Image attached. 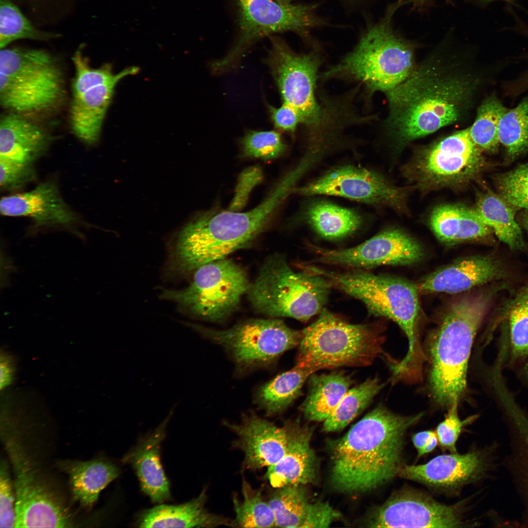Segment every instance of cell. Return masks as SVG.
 <instances>
[{
	"label": "cell",
	"instance_id": "obj_1",
	"mask_svg": "<svg viewBox=\"0 0 528 528\" xmlns=\"http://www.w3.org/2000/svg\"><path fill=\"white\" fill-rule=\"evenodd\" d=\"M482 79L469 55L438 49L411 74L385 92L388 113L383 126L399 150L452 125L465 123L474 106Z\"/></svg>",
	"mask_w": 528,
	"mask_h": 528
},
{
	"label": "cell",
	"instance_id": "obj_2",
	"mask_svg": "<svg viewBox=\"0 0 528 528\" xmlns=\"http://www.w3.org/2000/svg\"><path fill=\"white\" fill-rule=\"evenodd\" d=\"M423 415L396 414L379 405L332 447L331 481L340 491L376 488L398 475L405 433Z\"/></svg>",
	"mask_w": 528,
	"mask_h": 528
},
{
	"label": "cell",
	"instance_id": "obj_3",
	"mask_svg": "<svg viewBox=\"0 0 528 528\" xmlns=\"http://www.w3.org/2000/svg\"><path fill=\"white\" fill-rule=\"evenodd\" d=\"M294 182L291 176L286 175L260 204L249 211L214 209L193 219L177 237L174 254L177 269L196 270L246 246L265 227L292 192Z\"/></svg>",
	"mask_w": 528,
	"mask_h": 528
},
{
	"label": "cell",
	"instance_id": "obj_4",
	"mask_svg": "<svg viewBox=\"0 0 528 528\" xmlns=\"http://www.w3.org/2000/svg\"><path fill=\"white\" fill-rule=\"evenodd\" d=\"M491 297L490 293H483L458 299L449 307L431 336L430 392L443 407L448 408L459 403L465 393L472 347Z\"/></svg>",
	"mask_w": 528,
	"mask_h": 528
},
{
	"label": "cell",
	"instance_id": "obj_5",
	"mask_svg": "<svg viewBox=\"0 0 528 528\" xmlns=\"http://www.w3.org/2000/svg\"><path fill=\"white\" fill-rule=\"evenodd\" d=\"M308 269L362 302L371 314L395 322L405 334L409 348L403 359L395 363L394 370L405 378L422 375L427 357L418 334L419 304L417 285L400 278L363 271L338 273L314 266H309Z\"/></svg>",
	"mask_w": 528,
	"mask_h": 528
},
{
	"label": "cell",
	"instance_id": "obj_6",
	"mask_svg": "<svg viewBox=\"0 0 528 528\" xmlns=\"http://www.w3.org/2000/svg\"><path fill=\"white\" fill-rule=\"evenodd\" d=\"M65 91L63 69L50 53L0 49V103L8 111L30 117L48 113L58 107Z\"/></svg>",
	"mask_w": 528,
	"mask_h": 528
},
{
	"label": "cell",
	"instance_id": "obj_7",
	"mask_svg": "<svg viewBox=\"0 0 528 528\" xmlns=\"http://www.w3.org/2000/svg\"><path fill=\"white\" fill-rule=\"evenodd\" d=\"M302 333L295 365L312 373L368 366L383 353L384 339L376 325L350 324L324 308Z\"/></svg>",
	"mask_w": 528,
	"mask_h": 528
},
{
	"label": "cell",
	"instance_id": "obj_8",
	"mask_svg": "<svg viewBox=\"0 0 528 528\" xmlns=\"http://www.w3.org/2000/svg\"><path fill=\"white\" fill-rule=\"evenodd\" d=\"M331 286L319 274L293 271L283 255L274 254L266 260L247 294L259 313L307 321L324 308Z\"/></svg>",
	"mask_w": 528,
	"mask_h": 528
},
{
	"label": "cell",
	"instance_id": "obj_9",
	"mask_svg": "<svg viewBox=\"0 0 528 528\" xmlns=\"http://www.w3.org/2000/svg\"><path fill=\"white\" fill-rule=\"evenodd\" d=\"M388 20L370 28L355 49L327 75L349 76L372 92H386L405 80L418 63L414 49L395 34Z\"/></svg>",
	"mask_w": 528,
	"mask_h": 528
},
{
	"label": "cell",
	"instance_id": "obj_10",
	"mask_svg": "<svg viewBox=\"0 0 528 528\" xmlns=\"http://www.w3.org/2000/svg\"><path fill=\"white\" fill-rule=\"evenodd\" d=\"M193 279L180 290L164 289L161 297L174 301L192 315L213 322L222 321L239 306L250 283L245 270L226 258L196 269Z\"/></svg>",
	"mask_w": 528,
	"mask_h": 528
},
{
	"label": "cell",
	"instance_id": "obj_11",
	"mask_svg": "<svg viewBox=\"0 0 528 528\" xmlns=\"http://www.w3.org/2000/svg\"><path fill=\"white\" fill-rule=\"evenodd\" d=\"M204 337L219 345L239 369L265 367L286 351L298 346L302 330L278 319H253L223 330L187 323Z\"/></svg>",
	"mask_w": 528,
	"mask_h": 528
},
{
	"label": "cell",
	"instance_id": "obj_12",
	"mask_svg": "<svg viewBox=\"0 0 528 528\" xmlns=\"http://www.w3.org/2000/svg\"><path fill=\"white\" fill-rule=\"evenodd\" d=\"M484 166L482 152L472 141L468 127L421 149L408 173L418 188L430 190L464 185Z\"/></svg>",
	"mask_w": 528,
	"mask_h": 528
},
{
	"label": "cell",
	"instance_id": "obj_13",
	"mask_svg": "<svg viewBox=\"0 0 528 528\" xmlns=\"http://www.w3.org/2000/svg\"><path fill=\"white\" fill-rule=\"evenodd\" d=\"M72 60L75 76L71 86L69 125L76 137L91 145L99 140L115 86L122 78L136 74L139 68L128 67L114 74L109 64L93 67L80 50L75 52Z\"/></svg>",
	"mask_w": 528,
	"mask_h": 528
},
{
	"label": "cell",
	"instance_id": "obj_14",
	"mask_svg": "<svg viewBox=\"0 0 528 528\" xmlns=\"http://www.w3.org/2000/svg\"><path fill=\"white\" fill-rule=\"evenodd\" d=\"M269 37L271 47L266 62L283 103L293 108L301 123L309 128L318 129L326 125L330 117L317 101L315 93L318 59L312 54H296L282 39L272 35Z\"/></svg>",
	"mask_w": 528,
	"mask_h": 528
},
{
	"label": "cell",
	"instance_id": "obj_15",
	"mask_svg": "<svg viewBox=\"0 0 528 528\" xmlns=\"http://www.w3.org/2000/svg\"><path fill=\"white\" fill-rule=\"evenodd\" d=\"M236 4L239 36L227 55L212 64L217 73L235 65L251 45L264 36L289 31L305 35L317 24L313 6L282 4L272 0H236Z\"/></svg>",
	"mask_w": 528,
	"mask_h": 528
},
{
	"label": "cell",
	"instance_id": "obj_16",
	"mask_svg": "<svg viewBox=\"0 0 528 528\" xmlns=\"http://www.w3.org/2000/svg\"><path fill=\"white\" fill-rule=\"evenodd\" d=\"M15 476V528H66L72 516L62 497L42 478L20 444L7 448Z\"/></svg>",
	"mask_w": 528,
	"mask_h": 528
},
{
	"label": "cell",
	"instance_id": "obj_17",
	"mask_svg": "<svg viewBox=\"0 0 528 528\" xmlns=\"http://www.w3.org/2000/svg\"><path fill=\"white\" fill-rule=\"evenodd\" d=\"M462 504L441 503L425 493L401 490L379 506L369 523L373 528H461L465 520Z\"/></svg>",
	"mask_w": 528,
	"mask_h": 528
},
{
	"label": "cell",
	"instance_id": "obj_18",
	"mask_svg": "<svg viewBox=\"0 0 528 528\" xmlns=\"http://www.w3.org/2000/svg\"><path fill=\"white\" fill-rule=\"evenodd\" d=\"M292 192L304 196L325 195L344 197L374 205L400 209L405 199L402 189L380 174L353 166L333 169L312 182Z\"/></svg>",
	"mask_w": 528,
	"mask_h": 528
},
{
	"label": "cell",
	"instance_id": "obj_19",
	"mask_svg": "<svg viewBox=\"0 0 528 528\" xmlns=\"http://www.w3.org/2000/svg\"><path fill=\"white\" fill-rule=\"evenodd\" d=\"M315 250L317 262L355 268L411 264L424 254L414 238L397 229L382 231L354 247L339 250L316 247Z\"/></svg>",
	"mask_w": 528,
	"mask_h": 528
},
{
	"label": "cell",
	"instance_id": "obj_20",
	"mask_svg": "<svg viewBox=\"0 0 528 528\" xmlns=\"http://www.w3.org/2000/svg\"><path fill=\"white\" fill-rule=\"evenodd\" d=\"M224 424L238 437L235 445L244 454L243 465L246 469L268 467L286 452L287 435L285 425L279 427L252 412L243 415L238 424Z\"/></svg>",
	"mask_w": 528,
	"mask_h": 528
},
{
	"label": "cell",
	"instance_id": "obj_21",
	"mask_svg": "<svg viewBox=\"0 0 528 528\" xmlns=\"http://www.w3.org/2000/svg\"><path fill=\"white\" fill-rule=\"evenodd\" d=\"M484 469V458L477 451L451 453L418 465H403L398 476L440 490L458 489L477 479Z\"/></svg>",
	"mask_w": 528,
	"mask_h": 528
},
{
	"label": "cell",
	"instance_id": "obj_22",
	"mask_svg": "<svg viewBox=\"0 0 528 528\" xmlns=\"http://www.w3.org/2000/svg\"><path fill=\"white\" fill-rule=\"evenodd\" d=\"M0 211L5 216L30 218L36 226L70 227L78 219L63 199L57 185L50 180L31 191L3 197Z\"/></svg>",
	"mask_w": 528,
	"mask_h": 528
},
{
	"label": "cell",
	"instance_id": "obj_23",
	"mask_svg": "<svg viewBox=\"0 0 528 528\" xmlns=\"http://www.w3.org/2000/svg\"><path fill=\"white\" fill-rule=\"evenodd\" d=\"M506 269L493 255L462 259L428 275L417 285L418 291L455 293L505 278Z\"/></svg>",
	"mask_w": 528,
	"mask_h": 528
},
{
	"label": "cell",
	"instance_id": "obj_24",
	"mask_svg": "<svg viewBox=\"0 0 528 528\" xmlns=\"http://www.w3.org/2000/svg\"><path fill=\"white\" fill-rule=\"evenodd\" d=\"M287 432L286 452L275 464L267 467L265 478L274 488L303 485L312 482L316 474V461L310 446L311 430L297 420L284 425Z\"/></svg>",
	"mask_w": 528,
	"mask_h": 528
},
{
	"label": "cell",
	"instance_id": "obj_25",
	"mask_svg": "<svg viewBox=\"0 0 528 528\" xmlns=\"http://www.w3.org/2000/svg\"><path fill=\"white\" fill-rule=\"evenodd\" d=\"M51 137L30 117L9 112L0 120V156L33 163L47 152Z\"/></svg>",
	"mask_w": 528,
	"mask_h": 528
},
{
	"label": "cell",
	"instance_id": "obj_26",
	"mask_svg": "<svg viewBox=\"0 0 528 528\" xmlns=\"http://www.w3.org/2000/svg\"><path fill=\"white\" fill-rule=\"evenodd\" d=\"M267 502L275 527L323 528L328 520V503H311L303 485L276 488Z\"/></svg>",
	"mask_w": 528,
	"mask_h": 528
},
{
	"label": "cell",
	"instance_id": "obj_27",
	"mask_svg": "<svg viewBox=\"0 0 528 528\" xmlns=\"http://www.w3.org/2000/svg\"><path fill=\"white\" fill-rule=\"evenodd\" d=\"M167 420L142 439L124 458L135 471L141 490L154 503H161L171 497L169 483L160 458V443L164 438Z\"/></svg>",
	"mask_w": 528,
	"mask_h": 528
},
{
	"label": "cell",
	"instance_id": "obj_28",
	"mask_svg": "<svg viewBox=\"0 0 528 528\" xmlns=\"http://www.w3.org/2000/svg\"><path fill=\"white\" fill-rule=\"evenodd\" d=\"M429 224L437 238L449 245L481 240L493 232L474 207L459 204H443L434 208Z\"/></svg>",
	"mask_w": 528,
	"mask_h": 528
},
{
	"label": "cell",
	"instance_id": "obj_29",
	"mask_svg": "<svg viewBox=\"0 0 528 528\" xmlns=\"http://www.w3.org/2000/svg\"><path fill=\"white\" fill-rule=\"evenodd\" d=\"M205 490L192 500L178 505H161L145 510L139 516L141 528H215L232 526L226 519L211 513L205 508Z\"/></svg>",
	"mask_w": 528,
	"mask_h": 528
},
{
	"label": "cell",
	"instance_id": "obj_30",
	"mask_svg": "<svg viewBox=\"0 0 528 528\" xmlns=\"http://www.w3.org/2000/svg\"><path fill=\"white\" fill-rule=\"evenodd\" d=\"M58 466L68 476L74 499L87 508L95 504L100 492L119 474L115 464L103 458L63 461Z\"/></svg>",
	"mask_w": 528,
	"mask_h": 528
},
{
	"label": "cell",
	"instance_id": "obj_31",
	"mask_svg": "<svg viewBox=\"0 0 528 528\" xmlns=\"http://www.w3.org/2000/svg\"><path fill=\"white\" fill-rule=\"evenodd\" d=\"M352 383L351 376L343 372L312 374L308 377V395L300 406L305 418L311 421H324Z\"/></svg>",
	"mask_w": 528,
	"mask_h": 528
},
{
	"label": "cell",
	"instance_id": "obj_32",
	"mask_svg": "<svg viewBox=\"0 0 528 528\" xmlns=\"http://www.w3.org/2000/svg\"><path fill=\"white\" fill-rule=\"evenodd\" d=\"M498 238L512 250L525 247L521 229L515 219L516 208L491 191L480 193L474 207Z\"/></svg>",
	"mask_w": 528,
	"mask_h": 528
},
{
	"label": "cell",
	"instance_id": "obj_33",
	"mask_svg": "<svg viewBox=\"0 0 528 528\" xmlns=\"http://www.w3.org/2000/svg\"><path fill=\"white\" fill-rule=\"evenodd\" d=\"M312 374L295 365L261 386L256 394L257 403L267 416L282 413L300 395Z\"/></svg>",
	"mask_w": 528,
	"mask_h": 528
},
{
	"label": "cell",
	"instance_id": "obj_34",
	"mask_svg": "<svg viewBox=\"0 0 528 528\" xmlns=\"http://www.w3.org/2000/svg\"><path fill=\"white\" fill-rule=\"evenodd\" d=\"M305 219L317 234L329 240L350 235L362 223L361 217L355 211L325 201L310 204L305 212Z\"/></svg>",
	"mask_w": 528,
	"mask_h": 528
},
{
	"label": "cell",
	"instance_id": "obj_35",
	"mask_svg": "<svg viewBox=\"0 0 528 528\" xmlns=\"http://www.w3.org/2000/svg\"><path fill=\"white\" fill-rule=\"evenodd\" d=\"M384 385L375 376L349 389L324 421V430L330 432L343 429L369 405Z\"/></svg>",
	"mask_w": 528,
	"mask_h": 528
},
{
	"label": "cell",
	"instance_id": "obj_36",
	"mask_svg": "<svg viewBox=\"0 0 528 528\" xmlns=\"http://www.w3.org/2000/svg\"><path fill=\"white\" fill-rule=\"evenodd\" d=\"M507 110L494 95L485 98L478 106L469 132L473 143L482 152L494 153L498 149L499 123Z\"/></svg>",
	"mask_w": 528,
	"mask_h": 528
},
{
	"label": "cell",
	"instance_id": "obj_37",
	"mask_svg": "<svg viewBox=\"0 0 528 528\" xmlns=\"http://www.w3.org/2000/svg\"><path fill=\"white\" fill-rule=\"evenodd\" d=\"M241 500L235 494L233 504L235 518L232 526L242 528L275 527L273 513L262 495V490H254L243 480Z\"/></svg>",
	"mask_w": 528,
	"mask_h": 528
},
{
	"label": "cell",
	"instance_id": "obj_38",
	"mask_svg": "<svg viewBox=\"0 0 528 528\" xmlns=\"http://www.w3.org/2000/svg\"><path fill=\"white\" fill-rule=\"evenodd\" d=\"M499 138L509 160L513 161L528 153V97L502 116Z\"/></svg>",
	"mask_w": 528,
	"mask_h": 528
},
{
	"label": "cell",
	"instance_id": "obj_39",
	"mask_svg": "<svg viewBox=\"0 0 528 528\" xmlns=\"http://www.w3.org/2000/svg\"><path fill=\"white\" fill-rule=\"evenodd\" d=\"M54 35L37 30L10 0H0V49L18 39L44 40Z\"/></svg>",
	"mask_w": 528,
	"mask_h": 528
},
{
	"label": "cell",
	"instance_id": "obj_40",
	"mask_svg": "<svg viewBox=\"0 0 528 528\" xmlns=\"http://www.w3.org/2000/svg\"><path fill=\"white\" fill-rule=\"evenodd\" d=\"M510 337L513 355H528V287L522 289L511 303L508 310Z\"/></svg>",
	"mask_w": 528,
	"mask_h": 528
},
{
	"label": "cell",
	"instance_id": "obj_41",
	"mask_svg": "<svg viewBox=\"0 0 528 528\" xmlns=\"http://www.w3.org/2000/svg\"><path fill=\"white\" fill-rule=\"evenodd\" d=\"M495 180L504 200L517 209L528 210V163L498 175Z\"/></svg>",
	"mask_w": 528,
	"mask_h": 528
},
{
	"label": "cell",
	"instance_id": "obj_42",
	"mask_svg": "<svg viewBox=\"0 0 528 528\" xmlns=\"http://www.w3.org/2000/svg\"><path fill=\"white\" fill-rule=\"evenodd\" d=\"M241 143L243 156L264 160L277 158L286 149L281 134L275 131H249Z\"/></svg>",
	"mask_w": 528,
	"mask_h": 528
},
{
	"label": "cell",
	"instance_id": "obj_43",
	"mask_svg": "<svg viewBox=\"0 0 528 528\" xmlns=\"http://www.w3.org/2000/svg\"><path fill=\"white\" fill-rule=\"evenodd\" d=\"M33 163L0 156V186L3 190L19 189L36 178Z\"/></svg>",
	"mask_w": 528,
	"mask_h": 528
},
{
	"label": "cell",
	"instance_id": "obj_44",
	"mask_svg": "<svg viewBox=\"0 0 528 528\" xmlns=\"http://www.w3.org/2000/svg\"><path fill=\"white\" fill-rule=\"evenodd\" d=\"M458 406V403H455L448 408L445 418L438 424L435 431L441 448L451 453L457 452L456 443L463 428L475 419L473 417L461 420Z\"/></svg>",
	"mask_w": 528,
	"mask_h": 528
},
{
	"label": "cell",
	"instance_id": "obj_45",
	"mask_svg": "<svg viewBox=\"0 0 528 528\" xmlns=\"http://www.w3.org/2000/svg\"><path fill=\"white\" fill-rule=\"evenodd\" d=\"M7 463L1 459L0 464V528H15L16 494Z\"/></svg>",
	"mask_w": 528,
	"mask_h": 528
},
{
	"label": "cell",
	"instance_id": "obj_46",
	"mask_svg": "<svg viewBox=\"0 0 528 528\" xmlns=\"http://www.w3.org/2000/svg\"><path fill=\"white\" fill-rule=\"evenodd\" d=\"M263 179V173L259 166L244 169L239 176L235 194L228 209L240 211L246 205L251 192Z\"/></svg>",
	"mask_w": 528,
	"mask_h": 528
},
{
	"label": "cell",
	"instance_id": "obj_47",
	"mask_svg": "<svg viewBox=\"0 0 528 528\" xmlns=\"http://www.w3.org/2000/svg\"><path fill=\"white\" fill-rule=\"evenodd\" d=\"M268 109L274 127L278 130L294 133L297 125L301 123L297 111L286 104L283 103L279 108L268 106Z\"/></svg>",
	"mask_w": 528,
	"mask_h": 528
},
{
	"label": "cell",
	"instance_id": "obj_48",
	"mask_svg": "<svg viewBox=\"0 0 528 528\" xmlns=\"http://www.w3.org/2000/svg\"><path fill=\"white\" fill-rule=\"evenodd\" d=\"M0 389L11 383L15 373V366L11 357L7 355L0 356Z\"/></svg>",
	"mask_w": 528,
	"mask_h": 528
},
{
	"label": "cell",
	"instance_id": "obj_49",
	"mask_svg": "<svg viewBox=\"0 0 528 528\" xmlns=\"http://www.w3.org/2000/svg\"><path fill=\"white\" fill-rule=\"evenodd\" d=\"M434 432L431 430H425L413 435L412 438V442L418 454L423 448Z\"/></svg>",
	"mask_w": 528,
	"mask_h": 528
},
{
	"label": "cell",
	"instance_id": "obj_50",
	"mask_svg": "<svg viewBox=\"0 0 528 528\" xmlns=\"http://www.w3.org/2000/svg\"><path fill=\"white\" fill-rule=\"evenodd\" d=\"M438 444V438L436 432H435L423 448L418 454V458H419L426 454L431 452L436 448Z\"/></svg>",
	"mask_w": 528,
	"mask_h": 528
},
{
	"label": "cell",
	"instance_id": "obj_51",
	"mask_svg": "<svg viewBox=\"0 0 528 528\" xmlns=\"http://www.w3.org/2000/svg\"><path fill=\"white\" fill-rule=\"evenodd\" d=\"M519 430L522 436L523 440L525 441L527 446L528 447V426L524 425L523 424L520 425L519 426Z\"/></svg>",
	"mask_w": 528,
	"mask_h": 528
},
{
	"label": "cell",
	"instance_id": "obj_52",
	"mask_svg": "<svg viewBox=\"0 0 528 528\" xmlns=\"http://www.w3.org/2000/svg\"><path fill=\"white\" fill-rule=\"evenodd\" d=\"M521 222L528 234V210H525L521 214Z\"/></svg>",
	"mask_w": 528,
	"mask_h": 528
},
{
	"label": "cell",
	"instance_id": "obj_53",
	"mask_svg": "<svg viewBox=\"0 0 528 528\" xmlns=\"http://www.w3.org/2000/svg\"><path fill=\"white\" fill-rule=\"evenodd\" d=\"M275 1L282 4H289L291 0H275Z\"/></svg>",
	"mask_w": 528,
	"mask_h": 528
},
{
	"label": "cell",
	"instance_id": "obj_54",
	"mask_svg": "<svg viewBox=\"0 0 528 528\" xmlns=\"http://www.w3.org/2000/svg\"><path fill=\"white\" fill-rule=\"evenodd\" d=\"M481 0L484 1V2H488L493 1H495V0H503V1H505L510 2L512 0Z\"/></svg>",
	"mask_w": 528,
	"mask_h": 528
}]
</instances>
